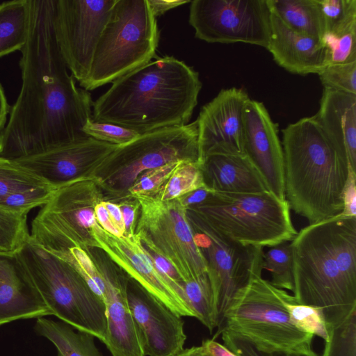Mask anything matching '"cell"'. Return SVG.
Instances as JSON below:
<instances>
[{
    "label": "cell",
    "instance_id": "6da1fadb",
    "mask_svg": "<svg viewBox=\"0 0 356 356\" xmlns=\"http://www.w3.org/2000/svg\"><path fill=\"white\" fill-rule=\"evenodd\" d=\"M29 38L21 50L22 87L0 134V157L17 161L89 138L88 91L79 88L54 31L56 0H31Z\"/></svg>",
    "mask_w": 356,
    "mask_h": 356
},
{
    "label": "cell",
    "instance_id": "7a4b0ae2",
    "mask_svg": "<svg viewBox=\"0 0 356 356\" xmlns=\"http://www.w3.org/2000/svg\"><path fill=\"white\" fill-rule=\"evenodd\" d=\"M290 243L293 296L321 311L330 334L356 312V217L309 224Z\"/></svg>",
    "mask_w": 356,
    "mask_h": 356
},
{
    "label": "cell",
    "instance_id": "3957f363",
    "mask_svg": "<svg viewBox=\"0 0 356 356\" xmlns=\"http://www.w3.org/2000/svg\"><path fill=\"white\" fill-rule=\"evenodd\" d=\"M201 88L193 67L173 56L157 58L114 81L92 103V119L140 134L183 126Z\"/></svg>",
    "mask_w": 356,
    "mask_h": 356
},
{
    "label": "cell",
    "instance_id": "277c9868",
    "mask_svg": "<svg viewBox=\"0 0 356 356\" xmlns=\"http://www.w3.org/2000/svg\"><path fill=\"white\" fill-rule=\"evenodd\" d=\"M282 132L284 191L290 209L309 224L341 213L350 166L347 155L314 115L289 124Z\"/></svg>",
    "mask_w": 356,
    "mask_h": 356
},
{
    "label": "cell",
    "instance_id": "5b68a950",
    "mask_svg": "<svg viewBox=\"0 0 356 356\" xmlns=\"http://www.w3.org/2000/svg\"><path fill=\"white\" fill-rule=\"evenodd\" d=\"M293 301L292 295L256 275L233 298L213 339L225 330L264 352L314 356V336L290 318L286 306Z\"/></svg>",
    "mask_w": 356,
    "mask_h": 356
},
{
    "label": "cell",
    "instance_id": "8992f818",
    "mask_svg": "<svg viewBox=\"0 0 356 356\" xmlns=\"http://www.w3.org/2000/svg\"><path fill=\"white\" fill-rule=\"evenodd\" d=\"M187 214L218 235L242 245L273 247L297 234L286 200L270 191L230 193L211 191Z\"/></svg>",
    "mask_w": 356,
    "mask_h": 356
},
{
    "label": "cell",
    "instance_id": "52a82bcc",
    "mask_svg": "<svg viewBox=\"0 0 356 356\" xmlns=\"http://www.w3.org/2000/svg\"><path fill=\"white\" fill-rule=\"evenodd\" d=\"M159 31L147 0H116L97 44L88 75L79 84L92 90L150 62Z\"/></svg>",
    "mask_w": 356,
    "mask_h": 356
},
{
    "label": "cell",
    "instance_id": "ba28073f",
    "mask_svg": "<svg viewBox=\"0 0 356 356\" xmlns=\"http://www.w3.org/2000/svg\"><path fill=\"white\" fill-rule=\"evenodd\" d=\"M51 314L101 341L106 334L102 299L66 262L30 239L17 252Z\"/></svg>",
    "mask_w": 356,
    "mask_h": 356
},
{
    "label": "cell",
    "instance_id": "9c48e42d",
    "mask_svg": "<svg viewBox=\"0 0 356 356\" xmlns=\"http://www.w3.org/2000/svg\"><path fill=\"white\" fill-rule=\"evenodd\" d=\"M99 176L81 177L57 188L31 222V239L51 252L96 248L95 208L104 201Z\"/></svg>",
    "mask_w": 356,
    "mask_h": 356
},
{
    "label": "cell",
    "instance_id": "30bf717a",
    "mask_svg": "<svg viewBox=\"0 0 356 356\" xmlns=\"http://www.w3.org/2000/svg\"><path fill=\"white\" fill-rule=\"evenodd\" d=\"M139 203L135 233L149 251L165 259L182 284L209 278L206 259L197 246L179 198L161 201L154 196L137 195Z\"/></svg>",
    "mask_w": 356,
    "mask_h": 356
},
{
    "label": "cell",
    "instance_id": "8fae6325",
    "mask_svg": "<svg viewBox=\"0 0 356 356\" xmlns=\"http://www.w3.org/2000/svg\"><path fill=\"white\" fill-rule=\"evenodd\" d=\"M177 160L201 163L196 120L143 134L119 145L104 171L108 173L99 177L102 185L113 191H127L143 172Z\"/></svg>",
    "mask_w": 356,
    "mask_h": 356
},
{
    "label": "cell",
    "instance_id": "7c38bea8",
    "mask_svg": "<svg viewBox=\"0 0 356 356\" xmlns=\"http://www.w3.org/2000/svg\"><path fill=\"white\" fill-rule=\"evenodd\" d=\"M197 231L195 242L207 264L213 297L216 328L236 293L256 275H261L264 248L242 245L214 232L199 220L187 214Z\"/></svg>",
    "mask_w": 356,
    "mask_h": 356
},
{
    "label": "cell",
    "instance_id": "4fadbf2b",
    "mask_svg": "<svg viewBox=\"0 0 356 356\" xmlns=\"http://www.w3.org/2000/svg\"><path fill=\"white\" fill-rule=\"evenodd\" d=\"M188 22L209 43L243 42L266 49L270 33L267 0H194Z\"/></svg>",
    "mask_w": 356,
    "mask_h": 356
},
{
    "label": "cell",
    "instance_id": "5bb4252c",
    "mask_svg": "<svg viewBox=\"0 0 356 356\" xmlns=\"http://www.w3.org/2000/svg\"><path fill=\"white\" fill-rule=\"evenodd\" d=\"M116 0H56L54 31L66 66L79 84L87 78L95 51Z\"/></svg>",
    "mask_w": 356,
    "mask_h": 356
},
{
    "label": "cell",
    "instance_id": "9a60e30c",
    "mask_svg": "<svg viewBox=\"0 0 356 356\" xmlns=\"http://www.w3.org/2000/svg\"><path fill=\"white\" fill-rule=\"evenodd\" d=\"M92 234L96 248L103 250L145 291L178 316L195 318L183 286L169 279L156 268L150 252L136 233L118 237L97 223L92 227Z\"/></svg>",
    "mask_w": 356,
    "mask_h": 356
},
{
    "label": "cell",
    "instance_id": "2e32d148",
    "mask_svg": "<svg viewBox=\"0 0 356 356\" xmlns=\"http://www.w3.org/2000/svg\"><path fill=\"white\" fill-rule=\"evenodd\" d=\"M118 146L89 137L15 161L57 189L79 178L99 176Z\"/></svg>",
    "mask_w": 356,
    "mask_h": 356
},
{
    "label": "cell",
    "instance_id": "e0dca14e",
    "mask_svg": "<svg viewBox=\"0 0 356 356\" xmlns=\"http://www.w3.org/2000/svg\"><path fill=\"white\" fill-rule=\"evenodd\" d=\"M249 99L245 90L232 87L202 106L196 119L201 163L210 155H245L243 114Z\"/></svg>",
    "mask_w": 356,
    "mask_h": 356
},
{
    "label": "cell",
    "instance_id": "ac0fdd59",
    "mask_svg": "<svg viewBox=\"0 0 356 356\" xmlns=\"http://www.w3.org/2000/svg\"><path fill=\"white\" fill-rule=\"evenodd\" d=\"M126 286L127 302L145 355L173 356L184 349V321L132 280Z\"/></svg>",
    "mask_w": 356,
    "mask_h": 356
},
{
    "label": "cell",
    "instance_id": "d6986e66",
    "mask_svg": "<svg viewBox=\"0 0 356 356\" xmlns=\"http://www.w3.org/2000/svg\"><path fill=\"white\" fill-rule=\"evenodd\" d=\"M245 154L264 179L270 191L286 200L284 153L277 124L262 102L249 99L243 114Z\"/></svg>",
    "mask_w": 356,
    "mask_h": 356
},
{
    "label": "cell",
    "instance_id": "ffe728a7",
    "mask_svg": "<svg viewBox=\"0 0 356 356\" xmlns=\"http://www.w3.org/2000/svg\"><path fill=\"white\" fill-rule=\"evenodd\" d=\"M52 315L17 256L0 254V326Z\"/></svg>",
    "mask_w": 356,
    "mask_h": 356
},
{
    "label": "cell",
    "instance_id": "44dd1931",
    "mask_svg": "<svg viewBox=\"0 0 356 356\" xmlns=\"http://www.w3.org/2000/svg\"><path fill=\"white\" fill-rule=\"evenodd\" d=\"M105 284L103 301L107 319L103 343L112 356H145L127 302L126 286L104 267H98Z\"/></svg>",
    "mask_w": 356,
    "mask_h": 356
},
{
    "label": "cell",
    "instance_id": "7402d4cb",
    "mask_svg": "<svg viewBox=\"0 0 356 356\" xmlns=\"http://www.w3.org/2000/svg\"><path fill=\"white\" fill-rule=\"evenodd\" d=\"M266 49L280 66L293 74H318L325 66V49L322 41L293 31L271 12Z\"/></svg>",
    "mask_w": 356,
    "mask_h": 356
},
{
    "label": "cell",
    "instance_id": "603a6c76",
    "mask_svg": "<svg viewBox=\"0 0 356 356\" xmlns=\"http://www.w3.org/2000/svg\"><path fill=\"white\" fill-rule=\"evenodd\" d=\"M201 169L204 184L211 191L230 193L270 191L261 173L246 155L207 156L202 161Z\"/></svg>",
    "mask_w": 356,
    "mask_h": 356
},
{
    "label": "cell",
    "instance_id": "cb8c5ba5",
    "mask_svg": "<svg viewBox=\"0 0 356 356\" xmlns=\"http://www.w3.org/2000/svg\"><path fill=\"white\" fill-rule=\"evenodd\" d=\"M314 117L356 170V95L324 88Z\"/></svg>",
    "mask_w": 356,
    "mask_h": 356
},
{
    "label": "cell",
    "instance_id": "d4e9b609",
    "mask_svg": "<svg viewBox=\"0 0 356 356\" xmlns=\"http://www.w3.org/2000/svg\"><path fill=\"white\" fill-rule=\"evenodd\" d=\"M56 190L16 161L0 157V207L29 213L45 204Z\"/></svg>",
    "mask_w": 356,
    "mask_h": 356
},
{
    "label": "cell",
    "instance_id": "484cf974",
    "mask_svg": "<svg viewBox=\"0 0 356 356\" xmlns=\"http://www.w3.org/2000/svg\"><path fill=\"white\" fill-rule=\"evenodd\" d=\"M270 12L299 33L321 40L325 25L318 0H267Z\"/></svg>",
    "mask_w": 356,
    "mask_h": 356
},
{
    "label": "cell",
    "instance_id": "4316f807",
    "mask_svg": "<svg viewBox=\"0 0 356 356\" xmlns=\"http://www.w3.org/2000/svg\"><path fill=\"white\" fill-rule=\"evenodd\" d=\"M31 0H15L0 4V57L26 44L31 27Z\"/></svg>",
    "mask_w": 356,
    "mask_h": 356
},
{
    "label": "cell",
    "instance_id": "83f0119b",
    "mask_svg": "<svg viewBox=\"0 0 356 356\" xmlns=\"http://www.w3.org/2000/svg\"><path fill=\"white\" fill-rule=\"evenodd\" d=\"M35 332L50 341L61 356H102L93 336L45 317L37 318Z\"/></svg>",
    "mask_w": 356,
    "mask_h": 356
},
{
    "label": "cell",
    "instance_id": "f1b7e54d",
    "mask_svg": "<svg viewBox=\"0 0 356 356\" xmlns=\"http://www.w3.org/2000/svg\"><path fill=\"white\" fill-rule=\"evenodd\" d=\"M205 186L201 163L184 160L152 196L161 201H170Z\"/></svg>",
    "mask_w": 356,
    "mask_h": 356
},
{
    "label": "cell",
    "instance_id": "f546056e",
    "mask_svg": "<svg viewBox=\"0 0 356 356\" xmlns=\"http://www.w3.org/2000/svg\"><path fill=\"white\" fill-rule=\"evenodd\" d=\"M28 213L0 207V254H16L30 239Z\"/></svg>",
    "mask_w": 356,
    "mask_h": 356
},
{
    "label": "cell",
    "instance_id": "4dcf8cb0",
    "mask_svg": "<svg viewBox=\"0 0 356 356\" xmlns=\"http://www.w3.org/2000/svg\"><path fill=\"white\" fill-rule=\"evenodd\" d=\"M262 268L270 273V282L273 286L293 291V259L290 241L270 247L264 253Z\"/></svg>",
    "mask_w": 356,
    "mask_h": 356
},
{
    "label": "cell",
    "instance_id": "1f68e13d",
    "mask_svg": "<svg viewBox=\"0 0 356 356\" xmlns=\"http://www.w3.org/2000/svg\"><path fill=\"white\" fill-rule=\"evenodd\" d=\"M325 33L342 34L356 31V0H318Z\"/></svg>",
    "mask_w": 356,
    "mask_h": 356
},
{
    "label": "cell",
    "instance_id": "d6a6232c",
    "mask_svg": "<svg viewBox=\"0 0 356 356\" xmlns=\"http://www.w3.org/2000/svg\"><path fill=\"white\" fill-rule=\"evenodd\" d=\"M51 253L71 266L103 300L104 282L97 265L93 262L89 253L78 247Z\"/></svg>",
    "mask_w": 356,
    "mask_h": 356
},
{
    "label": "cell",
    "instance_id": "836d02e7",
    "mask_svg": "<svg viewBox=\"0 0 356 356\" xmlns=\"http://www.w3.org/2000/svg\"><path fill=\"white\" fill-rule=\"evenodd\" d=\"M321 356H356V312L330 332Z\"/></svg>",
    "mask_w": 356,
    "mask_h": 356
},
{
    "label": "cell",
    "instance_id": "e575fe53",
    "mask_svg": "<svg viewBox=\"0 0 356 356\" xmlns=\"http://www.w3.org/2000/svg\"><path fill=\"white\" fill-rule=\"evenodd\" d=\"M287 309L293 324L302 331L322 338L325 342L329 339V332L321 311L314 307L296 303L287 304Z\"/></svg>",
    "mask_w": 356,
    "mask_h": 356
},
{
    "label": "cell",
    "instance_id": "d590c367",
    "mask_svg": "<svg viewBox=\"0 0 356 356\" xmlns=\"http://www.w3.org/2000/svg\"><path fill=\"white\" fill-rule=\"evenodd\" d=\"M318 74L323 88L356 95V61L325 65Z\"/></svg>",
    "mask_w": 356,
    "mask_h": 356
},
{
    "label": "cell",
    "instance_id": "8d00e7d4",
    "mask_svg": "<svg viewBox=\"0 0 356 356\" xmlns=\"http://www.w3.org/2000/svg\"><path fill=\"white\" fill-rule=\"evenodd\" d=\"M325 65L356 61V31L342 34L325 33Z\"/></svg>",
    "mask_w": 356,
    "mask_h": 356
},
{
    "label": "cell",
    "instance_id": "74e56055",
    "mask_svg": "<svg viewBox=\"0 0 356 356\" xmlns=\"http://www.w3.org/2000/svg\"><path fill=\"white\" fill-rule=\"evenodd\" d=\"M183 161H174L143 172L127 189V196L154 195Z\"/></svg>",
    "mask_w": 356,
    "mask_h": 356
},
{
    "label": "cell",
    "instance_id": "f35d334b",
    "mask_svg": "<svg viewBox=\"0 0 356 356\" xmlns=\"http://www.w3.org/2000/svg\"><path fill=\"white\" fill-rule=\"evenodd\" d=\"M83 132L89 137L117 145L127 144L141 135L116 124L94 121L92 118L85 124Z\"/></svg>",
    "mask_w": 356,
    "mask_h": 356
},
{
    "label": "cell",
    "instance_id": "ab89813d",
    "mask_svg": "<svg viewBox=\"0 0 356 356\" xmlns=\"http://www.w3.org/2000/svg\"><path fill=\"white\" fill-rule=\"evenodd\" d=\"M220 334L224 346L236 356H289V355L284 353H266L259 350L247 341L225 330Z\"/></svg>",
    "mask_w": 356,
    "mask_h": 356
},
{
    "label": "cell",
    "instance_id": "60d3db41",
    "mask_svg": "<svg viewBox=\"0 0 356 356\" xmlns=\"http://www.w3.org/2000/svg\"><path fill=\"white\" fill-rule=\"evenodd\" d=\"M343 210L339 215L356 217V170L349 167L347 181L342 195Z\"/></svg>",
    "mask_w": 356,
    "mask_h": 356
},
{
    "label": "cell",
    "instance_id": "b9f144b4",
    "mask_svg": "<svg viewBox=\"0 0 356 356\" xmlns=\"http://www.w3.org/2000/svg\"><path fill=\"white\" fill-rule=\"evenodd\" d=\"M131 197L134 199L133 201H124L119 203L124 225V235L134 234L136 230L139 203L134 197Z\"/></svg>",
    "mask_w": 356,
    "mask_h": 356
},
{
    "label": "cell",
    "instance_id": "7bdbcfd3",
    "mask_svg": "<svg viewBox=\"0 0 356 356\" xmlns=\"http://www.w3.org/2000/svg\"><path fill=\"white\" fill-rule=\"evenodd\" d=\"M95 213L97 223L105 231L118 237L122 236L120 233L113 225L108 212L103 203V201L97 204L95 208Z\"/></svg>",
    "mask_w": 356,
    "mask_h": 356
},
{
    "label": "cell",
    "instance_id": "ee69618b",
    "mask_svg": "<svg viewBox=\"0 0 356 356\" xmlns=\"http://www.w3.org/2000/svg\"><path fill=\"white\" fill-rule=\"evenodd\" d=\"M147 2L154 16L156 18L172 8L191 1L185 0H147Z\"/></svg>",
    "mask_w": 356,
    "mask_h": 356
},
{
    "label": "cell",
    "instance_id": "f6af8a7d",
    "mask_svg": "<svg viewBox=\"0 0 356 356\" xmlns=\"http://www.w3.org/2000/svg\"><path fill=\"white\" fill-rule=\"evenodd\" d=\"M201 347L203 356H236L213 338L203 341Z\"/></svg>",
    "mask_w": 356,
    "mask_h": 356
},
{
    "label": "cell",
    "instance_id": "bcb514c9",
    "mask_svg": "<svg viewBox=\"0 0 356 356\" xmlns=\"http://www.w3.org/2000/svg\"><path fill=\"white\" fill-rule=\"evenodd\" d=\"M103 203L108 212L113 225L120 233L121 236H124V225L119 204L105 200L103 201Z\"/></svg>",
    "mask_w": 356,
    "mask_h": 356
},
{
    "label": "cell",
    "instance_id": "7dc6e473",
    "mask_svg": "<svg viewBox=\"0 0 356 356\" xmlns=\"http://www.w3.org/2000/svg\"><path fill=\"white\" fill-rule=\"evenodd\" d=\"M211 192V191L205 186L189 193L179 197V199L183 204L188 208L203 202Z\"/></svg>",
    "mask_w": 356,
    "mask_h": 356
},
{
    "label": "cell",
    "instance_id": "c3c4849f",
    "mask_svg": "<svg viewBox=\"0 0 356 356\" xmlns=\"http://www.w3.org/2000/svg\"><path fill=\"white\" fill-rule=\"evenodd\" d=\"M10 111V107L8 103L3 88L0 83V134L7 123Z\"/></svg>",
    "mask_w": 356,
    "mask_h": 356
},
{
    "label": "cell",
    "instance_id": "681fc988",
    "mask_svg": "<svg viewBox=\"0 0 356 356\" xmlns=\"http://www.w3.org/2000/svg\"><path fill=\"white\" fill-rule=\"evenodd\" d=\"M173 356H203L202 349L201 346H193L189 348L183 349Z\"/></svg>",
    "mask_w": 356,
    "mask_h": 356
},
{
    "label": "cell",
    "instance_id": "f907efd6",
    "mask_svg": "<svg viewBox=\"0 0 356 356\" xmlns=\"http://www.w3.org/2000/svg\"><path fill=\"white\" fill-rule=\"evenodd\" d=\"M289 356H309V355H304V354H289ZM314 356H318V355H316Z\"/></svg>",
    "mask_w": 356,
    "mask_h": 356
},
{
    "label": "cell",
    "instance_id": "816d5d0a",
    "mask_svg": "<svg viewBox=\"0 0 356 356\" xmlns=\"http://www.w3.org/2000/svg\"><path fill=\"white\" fill-rule=\"evenodd\" d=\"M58 356H61L60 354L58 353Z\"/></svg>",
    "mask_w": 356,
    "mask_h": 356
}]
</instances>
